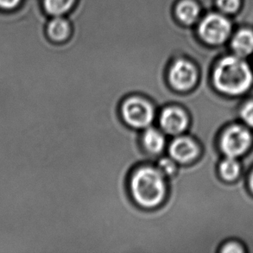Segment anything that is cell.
<instances>
[{"instance_id": "6da1fadb", "label": "cell", "mask_w": 253, "mask_h": 253, "mask_svg": "<svg viewBox=\"0 0 253 253\" xmlns=\"http://www.w3.org/2000/svg\"><path fill=\"white\" fill-rule=\"evenodd\" d=\"M166 179L156 166H138L130 173L128 180L130 198L141 209L158 208L165 202L168 195Z\"/></svg>"}, {"instance_id": "7a4b0ae2", "label": "cell", "mask_w": 253, "mask_h": 253, "mask_svg": "<svg viewBox=\"0 0 253 253\" xmlns=\"http://www.w3.org/2000/svg\"><path fill=\"white\" fill-rule=\"evenodd\" d=\"M213 83L220 92L238 95L246 92L253 83V74L247 62L240 56H227L216 66Z\"/></svg>"}, {"instance_id": "3957f363", "label": "cell", "mask_w": 253, "mask_h": 253, "mask_svg": "<svg viewBox=\"0 0 253 253\" xmlns=\"http://www.w3.org/2000/svg\"><path fill=\"white\" fill-rule=\"evenodd\" d=\"M120 113L127 127L133 130H144L153 123L156 110L151 99L140 94H131L120 104Z\"/></svg>"}, {"instance_id": "277c9868", "label": "cell", "mask_w": 253, "mask_h": 253, "mask_svg": "<svg viewBox=\"0 0 253 253\" xmlns=\"http://www.w3.org/2000/svg\"><path fill=\"white\" fill-rule=\"evenodd\" d=\"M200 40L205 44L218 46L229 38L232 26L229 20L219 13H209L195 26Z\"/></svg>"}, {"instance_id": "5b68a950", "label": "cell", "mask_w": 253, "mask_h": 253, "mask_svg": "<svg viewBox=\"0 0 253 253\" xmlns=\"http://www.w3.org/2000/svg\"><path fill=\"white\" fill-rule=\"evenodd\" d=\"M198 77L197 67L187 57L174 59L166 75L169 85L178 93L191 90L196 85Z\"/></svg>"}, {"instance_id": "8992f818", "label": "cell", "mask_w": 253, "mask_h": 253, "mask_svg": "<svg viewBox=\"0 0 253 253\" xmlns=\"http://www.w3.org/2000/svg\"><path fill=\"white\" fill-rule=\"evenodd\" d=\"M189 126V117L179 105L170 104L165 106L159 114V126L165 133L170 136H179Z\"/></svg>"}, {"instance_id": "52a82bcc", "label": "cell", "mask_w": 253, "mask_h": 253, "mask_svg": "<svg viewBox=\"0 0 253 253\" xmlns=\"http://www.w3.org/2000/svg\"><path fill=\"white\" fill-rule=\"evenodd\" d=\"M251 144V135L242 127L233 126L226 130L221 138V150L229 158L243 154Z\"/></svg>"}, {"instance_id": "ba28073f", "label": "cell", "mask_w": 253, "mask_h": 253, "mask_svg": "<svg viewBox=\"0 0 253 253\" xmlns=\"http://www.w3.org/2000/svg\"><path fill=\"white\" fill-rule=\"evenodd\" d=\"M168 152L178 165H188L195 161L200 154L198 144L187 136H176L169 144Z\"/></svg>"}, {"instance_id": "9c48e42d", "label": "cell", "mask_w": 253, "mask_h": 253, "mask_svg": "<svg viewBox=\"0 0 253 253\" xmlns=\"http://www.w3.org/2000/svg\"><path fill=\"white\" fill-rule=\"evenodd\" d=\"M202 12V5L197 0H179L174 5V17L184 26L195 27L201 19Z\"/></svg>"}, {"instance_id": "30bf717a", "label": "cell", "mask_w": 253, "mask_h": 253, "mask_svg": "<svg viewBox=\"0 0 253 253\" xmlns=\"http://www.w3.org/2000/svg\"><path fill=\"white\" fill-rule=\"evenodd\" d=\"M46 33L53 42H65L72 35V24L66 16L49 17L46 24Z\"/></svg>"}, {"instance_id": "8fae6325", "label": "cell", "mask_w": 253, "mask_h": 253, "mask_svg": "<svg viewBox=\"0 0 253 253\" xmlns=\"http://www.w3.org/2000/svg\"><path fill=\"white\" fill-rule=\"evenodd\" d=\"M142 146L151 156L162 154L166 147V137L165 133L155 127L144 129L141 136Z\"/></svg>"}, {"instance_id": "7c38bea8", "label": "cell", "mask_w": 253, "mask_h": 253, "mask_svg": "<svg viewBox=\"0 0 253 253\" xmlns=\"http://www.w3.org/2000/svg\"><path fill=\"white\" fill-rule=\"evenodd\" d=\"M78 0H42V6L48 17L67 16Z\"/></svg>"}, {"instance_id": "4fadbf2b", "label": "cell", "mask_w": 253, "mask_h": 253, "mask_svg": "<svg viewBox=\"0 0 253 253\" xmlns=\"http://www.w3.org/2000/svg\"><path fill=\"white\" fill-rule=\"evenodd\" d=\"M232 48L240 57H246L253 52V32L249 30L239 31L232 42Z\"/></svg>"}, {"instance_id": "5bb4252c", "label": "cell", "mask_w": 253, "mask_h": 253, "mask_svg": "<svg viewBox=\"0 0 253 253\" xmlns=\"http://www.w3.org/2000/svg\"><path fill=\"white\" fill-rule=\"evenodd\" d=\"M156 167L160 170L162 174L165 175L166 178H173L177 174L178 164L174 161L173 158L170 157H164V158H159L157 162Z\"/></svg>"}, {"instance_id": "9a60e30c", "label": "cell", "mask_w": 253, "mask_h": 253, "mask_svg": "<svg viewBox=\"0 0 253 253\" xmlns=\"http://www.w3.org/2000/svg\"><path fill=\"white\" fill-rule=\"evenodd\" d=\"M240 173L239 164L234 160V158H226L220 165V174L226 180H233Z\"/></svg>"}, {"instance_id": "2e32d148", "label": "cell", "mask_w": 253, "mask_h": 253, "mask_svg": "<svg viewBox=\"0 0 253 253\" xmlns=\"http://www.w3.org/2000/svg\"><path fill=\"white\" fill-rule=\"evenodd\" d=\"M216 6L224 13H234L240 8V0H216Z\"/></svg>"}, {"instance_id": "e0dca14e", "label": "cell", "mask_w": 253, "mask_h": 253, "mask_svg": "<svg viewBox=\"0 0 253 253\" xmlns=\"http://www.w3.org/2000/svg\"><path fill=\"white\" fill-rule=\"evenodd\" d=\"M241 116L245 122L253 127V102L247 103L241 111Z\"/></svg>"}, {"instance_id": "ac0fdd59", "label": "cell", "mask_w": 253, "mask_h": 253, "mask_svg": "<svg viewBox=\"0 0 253 253\" xmlns=\"http://www.w3.org/2000/svg\"><path fill=\"white\" fill-rule=\"evenodd\" d=\"M22 0H0V7L3 9H14L19 5Z\"/></svg>"}, {"instance_id": "d6986e66", "label": "cell", "mask_w": 253, "mask_h": 253, "mask_svg": "<svg viewBox=\"0 0 253 253\" xmlns=\"http://www.w3.org/2000/svg\"><path fill=\"white\" fill-rule=\"evenodd\" d=\"M223 253H240L243 252V249L237 244H229L226 245L222 250Z\"/></svg>"}, {"instance_id": "ffe728a7", "label": "cell", "mask_w": 253, "mask_h": 253, "mask_svg": "<svg viewBox=\"0 0 253 253\" xmlns=\"http://www.w3.org/2000/svg\"><path fill=\"white\" fill-rule=\"evenodd\" d=\"M250 186H251V188H252V190H253V174H252V176H251Z\"/></svg>"}]
</instances>
